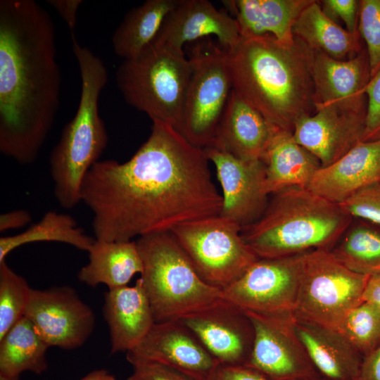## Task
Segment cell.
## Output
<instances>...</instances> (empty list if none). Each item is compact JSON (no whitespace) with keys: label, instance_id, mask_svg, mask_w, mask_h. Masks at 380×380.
<instances>
[{"label":"cell","instance_id":"obj_36","mask_svg":"<svg viewBox=\"0 0 380 380\" xmlns=\"http://www.w3.org/2000/svg\"><path fill=\"white\" fill-rule=\"evenodd\" d=\"M367 99L363 141L380 139V68L365 87Z\"/></svg>","mask_w":380,"mask_h":380},{"label":"cell","instance_id":"obj_6","mask_svg":"<svg viewBox=\"0 0 380 380\" xmlns=\"http://www.w3.org/2000/svg\"><path fill=\"white\" fill-rule=\"evenodd\" d=\"M136 243L155 323L177 320L221 298V290L200 277L170 232L146 234Z\"/></svg>","mask_w":380,"mask_h":380},{"label":"cell","instance_id":"obj_24","mask_svg":"<svg viewBox=\"0 0 380 380\" xmlns=\"http://www.w3.org/2000/svg\"><path fill=\"white\" fill-rule=\"evenodd\" d=\"M295 330L315 369L328 380H358L362 355L338 332L295 318Z\"/></svg>","mask_w":380,"mask_h":380},{"label":"cell","instance_id":"obj_8","mask_svg":"<svg viewBox=\"0 0 380 380\" xmlns=\"http://www.w3.org/2000/svg\"><path fill=\"white\" fill-rule=\"evenodd\" d=\"M369 277L348 270L330 250L305 253L293 316L338 332L349 312L364 302Z\"/></svg>","mask_w":380,"mask_h":380},{"label":"cell","instance_id":"obj_5","mask_svg":"<svg viewBox=\"0 0 380 380\" xmlns=\"http://www.w3.org/2000/svg\"><path fill=\"white\" fill-rule=\"evenodd\" d=\"M77 61L81 92L77 112L65 126L53 148L49 164L55 196L62 208L70 209L81 201L84 179L107 145L105 125L99 113L100 94L108 72L102 60L71 34Z\"/></svg>","mask_w":380,"mask_h":380},{"label":"cell","instance_id":"obj_31","mask_svg":"<svg viewBox=\"0 0 380 380\" xmlns=\"http://www.w3.org/2000/svg\"><path fill=\"white\" fill-rule=\"evenodd\" d=\"M333 250L334 256L348 270L372 276L380 274V227L365 221L349 227Z\"/></svg>","mask_w":380,"mask_h":380},{"label":"cell","instance_id":"obj_21","mask_svg":"<svg viewBox=\"0 0 380 380\" xmlns=\"http://www.w3.org/2000/svg\"><path fill=\"white\" fill-rule=\"evenodd\" d=\"M277 129L232 89L209 147L243 160H262Z\"/></svg>","mask_w":380,"mask_h":380},{"label":"cell","instance_id":"obj_37","mask_svg":"<svg viewBox=\"0 0 380 380\" xmlns=\"http://www.w3.org/2000/svg\"><path fill=\"white\" fill-rule=\"evenodd\" d=\"M323 12L333 21L341 20L346 30L351 34H358L360 1L323 0L319 1Z\"/></svg>","mask_w":380,"mask_h":380},{"label":"cell","instance_id":"obj_25","mask_svg":"<svg viewBox=\"0 0 380 380\" xmlns=\"http://www.w3.org/2000/svg\"><path fill=\"white\" fill-rule=\"evenodd\" d=\"M262 161L268 195L293 187L307 188L321 167L319 160L295 140L292 132L280 129L274 132Z\"/></svg>","mask_w":380,"mask_h":380},{"label":"cell","instance_id":"obj_23","mask_svg":"<svg viewBox=\"0 0 380 380\" xmlns=\"http://www.w3.org/2000/svg\"><path fill=\"white\" fill-rule=\"evenodd\" d=\"M312 0H227L241 38L270 35L285 44L295 40L293 25Z\"/></svg>","mask_w":380,"mask_h":380},{"label":"cell","instance_id":"obj_13","mask_svg":"<svg viewBox=\"0 0 380 380\" xmlns=\"http://www.w3.org/2000/svg\"><path fill=\"white\" fill-rule=\"evenodd\" d=\"M24 315L49 347L68 350L85 343L95 324L92 310L68 286L31 289Z\"/></svg>","mask_w":380,"mask_h":380},{"label":"cell","instance_id":"obj_41","mask_svg":"<svg viewBox=\"0 0 380 380\" xmlns=\"http://www.w3.org/2000/svg\"><path fill=\"white\" fill-rule=\"evenodd\" d=\"M358 380H380V345L363 357Z\"/></svg>","mask_w":380,"mask_h":380},{"label":"cell","instance_id":"obj_16","mask_svg":"<svg viewBox=\"0 0 380 380\" xmlns=\"http://www.w3.org/2000/svg\"><path fill=\"white\" fill-rule=\"evenodd\" d=\"M132 365L154 362L173 367L196 380H207L219 362L179 320L156 322L133 349L127 352Z\"/></svg>","mask_w":380,"mask_h":380},{"label":"cell","instance_id":"obj_14","mask_svg":"<svg viewBox=\"0 0 380 380\" xmlns=\"http://www.w3.org/2000/svg\"><path fill=\"white\" fill-rule=\"evenodd\" d=\"M179 320L221 365L244 366L253 348L254 329L245 311L220 298Z\"/></svg>","mask_w":380,"mask_h":380},{"label":"cell","instance_id":"obj_10","mask_svg":"<svg viewBox=\"0 0 380 380\" xmlns=\"http://www.w3.org/2000/svg\"><path fill=\"white\" fill-rule=\"evenodd\" d=\"M242 227L220 215L199 219L170 231L200 277L222 290L260 259L245 242Z\"/></svg>","mask_w":380,"mask_h":380},{"label":"cell","instance_id":"obj_22","mask_svg":"<svg viewBox=\"0 0 380 380\" xmlns=\"http://www.w3.org/2000/svg\"><path fill=\"white\" fill-rule=\"evenodd\" d=\"M103 310L110 331L111 353L135 348L155 323L140 278L134 286L108 289L104 294Z\"/></svg>","mask_w":380,"mask_h":380},{"label":"cell","instance_id":"obj_1","mask_svg":"<svg viewBox=\"0 0 380 380\" xmlns=\"http://www.w3.org/2000/svg\"><path fill=\"white\" fill-rule=\"evenodd\" d=\"M80 195L93 213L95 239L104 241L170 232L222 208L203 150L159 121L129 160L94 164Z\"/></svg>","mask_w":380,"mask_h":380},{"label":"cell","instance_id":"obj_33","mask_svg":"<svg viewBox=\"0 0 380 380\" xmlns=\"http://www.w3.org/2000/svg\"><path fill=\"white\" fill-rule=\"evenodd\" d=\"M31 288L6 262H0V339L25 315Z\"/></svg>","mask_w":380,"mask_h":380},{"label":"cell","instance_id":"obj_43","mask_svg":"<svg viewBox=\"0 0 380 380\" xmlns=\"http://www.w3.org/2000/svg\"><path fill=\"white\" fill-rule=\"evenodd\" d=\"M363 300L380 308V274L369 277L363 293Z\"/></svg>","mask_w":380,"mask_h":380},{"label":"cell","instance_id":"obj_15","mask_svg":"<svg viewBox=\"0 0 380 380\" xmlns=\"http://www.w3.org/2000/svg\"><path fill=\"white\" fill-rule=\"evenodd\" d=\"M203 150L214 164L222 189L220 215L242 228L255 222L268 203L265 163L262 160H243L215 147Z\"/></svg>","mask_w":380,"mask_h":380},{"label":"cell","instance_id":"obj_38","mask_svg":"<svg viewBox=\"0 0 380 380\" xmlns=\"http://www.w3.org/2000/svg\"><path fill=\"white\" fill-rule=\"evenodd\" d=\"M133 373L127 380H196L170 366L154 362L133 365Z\"/></svg>","mask_w":380,"mask_h":380},{"label":"cell","instance_id":"obj_29","mask_svg":"<svg viewBox=\"0 0 380 380\" xmlns=\"http://www.w3.org/2000/svg\"><path fill=\"white\" fill-rule=\"evenodd\" d=\"M49 348L24 315L0 339V378L18 379L25 371L42 373Z\"/></svg>","mask_w":380,"mask_h":380},{"label":"cell","instance_id":"obj_2","mask_svg":"<svg viewBox=\"0 0 380 380\" xmlns=\"http://www.w3.org/2000/svg\"><path fill=\"white\" fill-rule=\"evenodd\" d=\"M56 32L34 0L0 1V151L34 162L60 105Z\"/></svg>","mask_w":380,"mask_h":380},{"label":"cell","instance_id":"obj_34","mask_svg":"<svg viewBox=\"0 0 380 380\" xmlns=\"http://www.w3.org/2000/svg\"><path fill=\"white\" fill-rule=\"evenodd\" d=\"M358 30L367 45L370 78L380 68V0H361Z\"/></svg>","mask_w":380,"mask_h":380},{"label":"cell","instance_id":"obj_20","mask_svg":"<svg viewBox=\"0 0 380 380\" xmlns=\"http://www.w3.org/2000/svg\"><path fill=\"white\" fill-rule=\"evenodd\" d=\"M380 182V139L362 141L333 163L320 167L307 188L341 204L361 189Z\"/></svg>","mask_w":380,"mask_h":380},{"label":"cell","instance_id":"obj_7","mask_svg":"<svg viewBox=\"0 0 380 380\" xmlns=\"http://www.w3.org/2000/svg\"><path fill=\"white\" fill-rule=\"evenodd\" d=\"M191 70L183 50L154 39L136 57L123 60L115 80L129 105L178 131Z\"/></svg>","mask_w":380,"mask_h":380},{"label":"cell","instance_id":"obj_11","mask_svg":"<svg viewBox=\"0 0 380 380\" xmlns=\"http://www.w3.org/2000/svg\"><path fill=\"white\" fill-rule=\"evenodd\" d=\"M304 253L258 259L239 279L221 290V297L245 311L293 314Z\"/></svg>","mask_w":380,"mask_h":380},{"label":"cell","instance_id":"obj_3","mask_svg":"<svg viewBox=\"0 0 380 380\" xmlns=\"http://www.w3.org/2000/svg\"><path fill=\"white\" fill-rule=\"evenodd\" d=\"M233 89L274 127L293 132L315 111L313 51L298 38H241L227 49Z\"/></svg>","mask_w":380,"mask_h":380},{"label":"cell","instance_id":"obj_4","mask_svg":"<svg viewBox=\"0 0 380 380\" xmlns=\"http://www.w3.org/2000/svg\"><path fill=\"white\" fill-rule=\"evenodd\" d=\"M272 195L260 218L242 228L245 242L259 258L330 250L352 222L339 204L308 188L293 187Z\"/></svg>","mask_w":380,"mask_h":380},{"label":"cell","instance_id":"obj_19","mask_svg":"<svg viewBox=\"0 0 380 380\" xmlns=\"http://www.w3.org/2000/svg\"><path fill=\"white\" fill-rule=\"evenodd\" d=\"M215 36L227 49L234 48L241 39L235 19L217 10L208 0H177L166 16L156 41L177 50L186 43Z\"/></svg>","mask_w":380,"mask_h":380},{"label":"cell","instance_id":"obj_32","mask_svg":"<svg viewBox=\"0 0 380 380\" xmlns=\"http://www.w3.org/2000/svg\"><path fill=\"white\" fill-rule=\"evenodd\" d=\"M338 332L365 356L380 345V308L363 302L349 312Z\"/></svg>","mask_w":380,"mask_h":380},{"label":"cell","instance_id":"obj_17","mask_svg":"<svg viewBox=\"0 0 380 380\" xmlns=\"http://www.w3.org/2000/svg\"><path fill=\"white\" fill-rule=\"evenodd\" d=\"M366 112L316 107L300 118L293 129L295 140L327 166L363 141Z\"/></svg>","mask_w":380,"mask_h":380},{"label":"cell","instance_id":"obj_18","mask_svg":"<svg viewBox=\"0 0 380 380\" xmlns=\"http://www.w3.org/2000/svg\"><path fill=\"white\" fill-rule=\"evenodd\" d=\"M312 79L315 108L329 106L346 111L366 112L365 87L370 80L366 49L338 60L313 51Z\"/></svg>","mask_w":380,"mask_h":380},{"label":"cell","instance_id":"obj_26","mask_svg":"<svg viewBox=\"0 0 380 380\" xmlns=\"http://www.w3.org/2000/svg\"><path fill=\"white\" fill-rule=\"evenodd\" d=\"M89 262L78 272L80 281L92 287L104 284L108 289L127 286L142 271L136 241H104L95 239L88 251Z\"/></svg>","mask_w":380,"mask_h":380},{"label":"cell","instance_id":"obj_12","mask_svg":"<svg viewBox=\"0 0 380 380\" xmlns=\"http://www.w3.org/2000/svg\"><path fill=\"white\" fill-rule=\"evenodd\" d=\"M245 312L252 322L254 340L244 366L271 380H304L317 375L296 332L292 313Z\"/></svg>","mask_w":380,"mask_h":380},{"label":"cell","instance_id":"obj_45","mask_svg":"<svg viewBox=\"0 0 380 380\" xmlns=\"http://www.w3.org/2000/svg\"><path fill=\"white\" fill-rule=\"evenodd\" d=\"M304 380H321V379H319L317 376V375H316V376H312V377H310V378H308V379H304Z\"/></svg>","mask_w":380,"mask_h":380},{"label":"cell","instance_id":"obj_35","mask_svg":"<svg viewBox=\"0 0 380 380\" xmlns=\"http://www.w3.org/2000/svg\"><path fill=\"white\" fill-rule=\"evenodd\" d=\"M339 205L350 217L380 227V182L361 189Z\"/></svg>","mask_w":380,"mask_h":380},{"label":"cell","instance_id":"obj_30","mask_svg":"<svg viewBox=\"0 0 380 380\" xmlns=\"http://www.w3.org/2000/svg\"><path fill=\"white\" fill-rule=\"evenodd\" d=\"M40 241L61 242L88 252L95 239L87 235L70 215L49 211L25 231L0 238V262L18 247Z\"/></svg>","mask_w":380,"mask_h":380},{"label":"cell","instance_id":"obj_39","mask_svg":"<svg viewBox=\"0 0 380 380\" xmlns=\"http://www.w3.org/2000/svg\"><path fill=\"white\" fill-rule=\"evenodd\" d=\"M207 380H271L246 366L220 364Z\"/></svg>","mask_w":380,"mask_h":380},{"label":"cell","instance_id":"obj_27","mask_svg":"<svg viewBox=\"0 0 380 380\" xmlns=\"http://www.w3.org/2000/svg\"><path fill=\"white\" fill-rule=\"evenodd\" d=\"M293 33L314 51L343 60L359 53L362 47L360 33L351 34L330 19L322 11L319 1H312L297 18Z\"/></svg>","mask_w":380,"mask_h":380},{"label":"cell","instance_id":"obj_28","mask_svg":"<svg viewBox=\"0 0 380 380\" xmlns=\"http://www.w3.org/2000/svg\"><path fill=\"white\" fill-rule=\"evenodd\" d=\"M177 0H147L125 15L112 36L115 53L123 60L138 56L156 38Z\"/></svg>","mask_w":380,"mask_h":380},{"label":"cell","instance_id":"obj_9","mask_svg":"<svg viewBox=\"0 0 380 380\" xmlns=\"http://www.w3.org/2000/svg\"><path fill=\"white\" fill-rule=\"evenodd\" d=\"M189 59L192 70L178 132L203 149L213 141L233 89L227 49L203 38L194 42Z\"/></svg>","mask_w":380,"mask_h":380},{"label":"cell","instance_id":"obj_42","mask_svg":"<svg viewBox=\"0 0 380 380\" xmlns=\"http://www.w3.org/2000/svg\"><path fill=\"white\" fill-rule=\"evenodd\" d=\"M30 220V214L25 210H15L4 213L0 216V232L23 227Z\"/></svg>","mask_w":380,"mask_h":380},{"label":"cell","instance_id":"obj_44","mask_svg":"<svg viewBox=\"0 0 380 380\" xmlns=\"http://www.w3.org/2000/svg\"><path fill=\"white\" fill-rule=\"evenodd\" d=\"M80 380H115V378L105 369H97L89 372Z\"/></svg>","mask_w":380,"mask_h":380},{"label":"cell","instance_id":"obj_40","mask_svg":"<svg viewBox=\"0 0 380 380\" xmlns=\"http://www.w3.org/2000/svg\"><path fill=\"white\" fill-rule=\"evenodd\" d=\"M82 2V0L47 1V3L57 11L71 31H73L76 26L77 11Z\"/></svg>","mask_w":380,"mask_h":380}]
</instances>
